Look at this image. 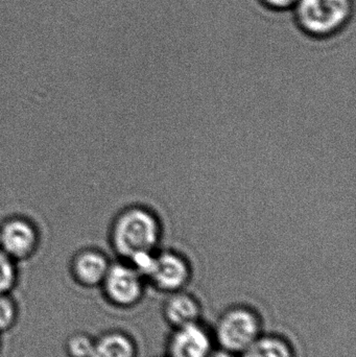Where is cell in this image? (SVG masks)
Here are the masks:
<instances>
[{"label": "cell", "mask_w": 356, "mask_h": 357, "mask_svg": "<svg viewBox=\"0 0 356 357\" xmlns=\"http://www.w3.org/2000/svg\"><path fill=\"white\" fill-rule=\"evenodd\" d=\"M100 287L109 304L130 310L144 299L146 280L131 264H111Z\"/></svg>", "instance_id": "4"}, {"label": "cell", "mask_w": 356, "mask_h": 357, "mask_svg": "<svg viewBox=\"0 0 356 357\" xmlns=\"http://www.w3.org/2000/svg\"><path fill=\"white\" fill-rule=\"evenodd\" d=\"M162 357H167V356H162Z\"/></svg>", "instance_id": "18"}, {"label": "cell", "mask_w": 356, "mask_h": 357, "mask_svg": "<svg viewBox=\"0 0 356 357\" xmlns=\"http://www.w3.org/2000/svg\"><path fill=\"white\" fill-rule=\"evenodd\" d=\"M0 348H1V343H0Z\"/></svg>", "instance_id": "17"}, {"label": "cell", "mask_w": 356, "mask_h": 357, "mask_svg": "<svg viewBox=\"0 0 356 357\" xmlns=\"http://www.w3.org/2000/svg\"><path fill=\"white\" fill-rule=\"evenodd\" d=\"M111 264L100 252H82L72 264L73 279L77 284L86 289H94L102 285Z\"/></svg>", "instance_id": "9"}, {"label": "cell", "mask_w": 356, "mask_h": 357, "mask_svg": "<svg viewBox=\"0 0 356 357\" xmlns=\"http://www.w3.org/2000/svg\"><path fill=\"white\" fill-rule=\"evenodd\" d=\"M208 357H240L238 354H232L227 350L222 349V348L215 347Z\"/></svg>", "instance_id": "16"}, {"label": "cell", "mask_w": 356, "mask_h": 357, "mask_svg": "<svg viewBox=\"0 0 356 357\" xmlns=\"http://www.w3.org/2000/svg\"><path fill=\"white\" fill-rule=\"evenodd\" d=\"M192 278L189 262L177 252H157L144 279L164 294L183 291Z\"/></svg>", "instance_id": "5"}, {"label": "cell", "mask_w": 356, "mask_h": 357, "mask_svg": "<svg viewBox=\"0 0 356 357\" xmlns=\"http://www.w3.org/2000/svg\"><path fill=\"white\" fill-rule=\"evenodd\" d=\"M19 319V307L10 295H0V335L12 331Z\"/></svg>", "instance_id": "14"}, {"label": "cell", "mask_w": 356, "mask_h": 357, "mask_svg": "<svg viewBox=\"0 0 356 357\" xmlns=\"http://www.w3.org/2000/svg\"><path fill=\"white\" fill-rule=\"evenodd\" d=\"M296 6L299 26L316 38L339 33L353 13L351 0H298Z\"/></svg>", "instance_id": "3"}, {"label": "cell", "mask_w": 356, "mask_h": 357, "mask_svg": "<svg viewBox=\"0 0 356 357\" xmlns=\"http://www.w3.org/2000/svg\"><path fill=\"white\" fill-rule=\"evenodd\" d=\"M160 239L161 224L156 214L139 206L125 210L113 228L115 250L129 262L137 256L157 252Z\"/></svg>", "instance_id": "1"}, {"label": "cell", "mask_w": 356, "mask_h": 357, "mask_svg": "<svg viewBox=\"0 0 356 357\" xmlns=\"http://www.w3.org/2000/svg\"><path fill=\"white\" fill-rule=\"evenodd\" d=\"M202 305L198 298L187 291L167 294L162 304V316L171 329L201 322Z\"/></svg>", "instance_id": "7"}, {"label": "cell", "mask_w": 356, "mask_h": 357, "mask_svg": "<svg viewBox=\"0 0 356 357\" xmlns=\"http://www.w3.org/2000/svg\"><path fill=\"white\" fill-rule=\"evenodd\" d=\"M240 357H296V351L282 335L263 333Z\"/></svg>", "instance_id": "11"}, {"label": "cell", "mask_w": 356, "mask_h": 357, "mask_svg": "<svg viewBox=\"0 0 356 357\" xmlns=\"http://www.w3.org/2000/svg\"><path fill=\"white\" fill-rule=\"evenodd\" d=\"M138 346L131 335L119 329L94 337L91 357H137Z\"/></svg>", "instance_id": "10"}, {"label": "cell", "mask_w": 356, "mask_h": 357, "mask_svg": "<svg viewBox=\"0 0 356 357\" xmlns=\"http://www.w3.org/2000/svg\"><path fill=\"white\" fill-rule=\"evenodd\" d=\"M261 1L274 10H286L296 6L298 0H261Z\"/></svg>", "instance_id": "15"}, {"label": "cell", "mask_w": 356, "mask_h": 357, "mask_svg": "<svg viewBox=\"0 0 356 357\" xmlns=\"http://www.w3.org/2000/svg\"><path fill=\"white\" fill-rule=\"evenodd\" d=\"M18 280L14 259L0 250V295H10Z\"/></svg>", "instance_id": "13"}, {"label": "cell", "mask_w": 356, "mask_h": 357, "mask_svg": "<svg viewBox=\"0 0 356 357\" xmlns=\"http://www.w3.org/2000/svg\"><path fill=\"white\" fill-rule=\"evenodd\" d=\"M215 348L212 331L201 322L171 329L167 357H208Z\"/></svg>", "instance_id": "6"}, {"label": "cell", "mask_w": 356, "mask_h": 357, "mask_svg": "<svg viewBox=\"0 0 356 357\" xmlns=\"http://www.w3.org/2000/svg\"><path fill=\"white\" fill-rule=\"evenodd\" d=\"M93 345L94 337L89 333H72L65 342V354L67 357H91Z\"/></svg>", "instance_id": "12"}, {"label": "cell", "mask_w": 356, "mask_h": 357, "mask_svg": "<svg viewBox=\"0 0 356 357\" xmlns=\"http://www.w3.org/2000/svg\"><path fill=\"white\" fill-rule=\"evenodd\" d=\"M263 319L251 306L238 304L226 308L215 323V346L240 356L263 333Z\"/></svg>", "instance_id": "2"}, {"label": "cell", "mask_w": 356, "mask_h": 357, "mask_svg": "<svg viewBox=\"0 0 356 357\" xmlns=\"http://www.w3.org/2000/svg\"><path fill=\"white\" fill-rule=\"evenodd\" d=\"M36 245L37 233L25 220H10L0 230V247L13 259H22L31 255Z\"/></svg>", "instance_id": "8"}]
</instances>
